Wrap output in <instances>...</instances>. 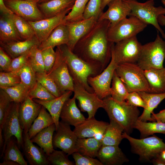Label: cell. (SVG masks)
<instances>
[{"instance_id": "cell-61", "label": "cell", "mask_w": 165, "mask_h": 165, "mask_svg": "<svg viewBox=\"0 0 165 165\" xmlns=\"http://www.w3.org/2000/svg\"><path fill=\"white\" fill-rule=\"evenodd\" d=\"M51 0H38V3H41L46 2Z\"/></svg>"}, {"instance_id": "cell-57", "label": "cell", "mask_w": 165, "mask_h": 165, "mask_svg": "<svg viewBox=\"0 0 165 165\" xmlns=\"http://www.w3.org/2000/svg\"><path fill=\"white\" fill-rule=\"evenodd\" d=\"M0 165H20L18 163L11 160H3Z\"/></svg>"}, {"instance_id": "cell-50", "label": "cell", "mask_w": 165, "mask_h": 165, "mask_svg": "<svg viewBox=\"0 0 165 165\" xmlns=\"http://www.w3.org/2000/svg\"><path fill=\"white\" fill-rule=\"evenodd\" d=\"M72 155L75 165H103L98 160L83 155L78 152L73 153Z\"/></svg>"}, {"instance_id": "cell-27", "label": "cell", "mask_w": 165, "mask_h": 165, "mask_svg": "<svg viewBox=\"0 0 165 165\" xmlns=\"http://www.w3.org/2000/svg\"><path fill=\"white\" fill-rule=\"evenodd\" d=\"M22 40L11 14L0 13V43H6Z\"/></svg>"}, {"instance_id": "cell-20", "label": "cell", "mask_w": 165, "mask_h": 165, "mask_svg": "<svg viewBox=\"0 0 165 165\" xmlns=\"http://www.w3.org/2000/svg\"><path fill=\"white\" fill-rule=\"evenodd\" d=\"M21 148L27 162L30 165H50L47 155L42 148L33 144L29 138L28 133L23 132Z\"/></svg>"}, {"instance_id": "cell-13", "label": "cell", "mask_w": 165, "mask_h": 165, "mask_svg": "<svg viewBox=\"0 0 165 165\" xmlns=\"http://www.w3.org/2000/svg\"><path fill=\"white\" fill-rule=\"evenodd\" d=\"M14 14L28 21L39 20L45 17L39 9L38 0H4Z\"/></svg>"}, {"instance_id": "cell-11", "label": "cell", "mask_w": 165, "mask_h": 165, "mask_svg": "<svg viewBox=\"0 0 165 165\" xmlns=\"http://www.w3.org/2000/svg\"><path fill=\"white\" fill-rule=\"evenodd\" d=\"M56 57L53 67L47 74L53 80L61 92L74 90V83L66 63L58 46Z\"/></svg>"}, {"instance_id": "cell-40", "label": "cell", "mask_w": 165, "mask_h": 165, "mask_svg": "<svg viewBox=\"0 0 165 165\" xmlns=\"http://www.w3.org/2000/svg\"><path fill=\"white\" fill-rule=\"evenodd\" d=\"M89 0H75L70 11L64 19V23L80 21L83 20V14L86 6Z\"/></svg>"}, {"instance_id": "cell-54", "label": "cell", "mask_w": 165, "mask_h": 165, "mask_svg": "<svg viewBox=\"0 0 165 165\" xmlns=\"http://www.w3.org/2000/svg\"><path fill=\"white\" fill-rule=\"evenodd\" d=\"M152 122L165 123V109L160 111L157 114L152 112Z\"/></svg>"}, {"instance_id": "cell-19", "label": "cell", "mask_w": 165, "mask_h": 165, "mask_svg": "<svg viewBox=\"0 0 165 165\" xmlns=\"http://www.w3.org/2000/svg\"><path fill=\"white\" fill-rule=\"evenodd\" d=\"M108 8L100 15L98 20H107L113 27L122 20L130 16L131 9L123 0H113L107 5Z\"/></svg>"}, {"instance_id": "cell-42", "label": "cell", "mask_w": 165, "mask_h": 165, "mask_svg": "<svg viewBox=\"0 0 165 165\" xmlns=\"http://www.w3.org/2000/svg\"><path fill=\"white\" fill-rule=\"evenodd\" d=\"M36 75L37 81L56 97H60L63 94L53 80L45 72L36 73Z\"/></svg>"}, {"instance_id": "cell-10", "label": "cell", "mask_w": 165, "mask_h": 165, "mask_svg": "<svg viewBox=\"0 0 165 165\" xmlns=\"http://www.w3.org/2000/svg\"><path fill=\"white\" fill-rule=\"evenodd\" d=\"M142 45L136 36L120 41L113 45L112 54L118 64L137 63L140 55Z\"/></svg>"}, {"instance_id": "cell-58", "label": "cell", "mask_w": 165, "mask_h": 165, "mask_svg": "<svg viewBox=\"0 0 165 165\" xmlns=\"http://www.w3.org/2000/svg\"><path fill=\"white\" fill-rule=\"evenodd\" d=\"M158 20L159 24L165 27V16L164 15H159L158 18Z\"/></svg>"}, {"instance_id": "cell-37", "label": "cell", "mask_w": 165, "mask_h": 165, "mask_svg": "<svg viewBox=\"0 0 165 165\" xmlns=\"http://www.w3.org/2000/svg\"><path fill=\"white\" fill-rule=\"evenodd\" d=\"M111 96L115 100L120 102L125 101L129 92L124 83L117 74L115 70L112 80Z\"/></svg>"}, {"instance_id": "cell-48", "label": "cell", "mask_w": 165, "mask_h": 165, "mask_svg": "<svg viewBox=\"0 0 165 165\" xmlns=\"http://www.w3.org/2000/svg\"><path fill=\"white\" fill-rule=\"evenodd\" d=\"M13 101L2 89L0 90V133H2V127L5 117Z\"/></svg>"}, {"instance_id": "cell-6", "label": "cell", "mask_w": 165, "mask_h": 165, "mask_svg": "<svg viewBox=\"0 0 165 165\" xmlns=\"http://www.w3.org/2000/svg\"><path fill=\"white\" fill-rule=\"evenodd\" d=\"M157 33L155 39L142 45L137 64L144 70L163 68L165 59V41Z\"/></svg>"}, {"instance_id": "cell-55", "label": "cell", "mask_w": 165, "mask_h": 165, "mask_svg": "<svg viewBox=\"0 0 165 165\" xmlns=\"http://www.w3.org/2000/svg\"><path fill=\"white\" fill-rule=\"evenodd\" d=\"M0 13L12 14L13 13L6 6L4 0H0Z\"/></svg>"}, {"instance_id": "cell-53", "label": "cell", "mask_w": 165, "mask_h": 165, "mask_svg": "<svg viewBox=\"0 0 165 165\" xmlns=\"http://www.w3.org/2000/svg\"><path fill=\"white\" fill-rule=\"evenodd\" d=\"M12 59L0 46V69L2 72H8Z\"/></svg>"}, {"instance_id": "cell-30", "label": "cell", "mask_w": 165, "mask_h": 165, "mask_svg": "<svg viewBox=\"0 0 165 165\" xmlns=\"http://www.w3.org/2000/svg\"><path fill=\"white\" fill-rule=\"evenodd\" d=\"M138 92L145 104V107L138 119L143 122H152L151 114L154 109L165 98V93L152 94L143 91Z\"/></svg>"}, {"instance_id": "cell-62", "label": "cell", "mask_w": 165, "mask_h": 165, "mask_svg": "<svg viewBox=\"0 0 165 165\" xmlns=\"http://www.w3.org/2000/svg\"><path fill=\"white\" fill-rule=\"evenodd\" d=\"M161 2L164 6V8L165 9V0H161Z\"/></svg>"}, {"instance_id": "cell-46", "label": "cell", "mask_w": 165, "mask_h": 165, "mask_svg": "<svg viewBox=\"0 0 165 165\" xmlns=\"http://www.w3.org/2000/svg\"><path fill=\"white\" fill-rule=\"evenodd\" d=\"M63 151L54 150L47 156V159L50 165H74L73 162L69 160L68 155Z\"/></svg>"}, {"instance_id": "cell-45", "label": "cell", "mask_w": 165, "mask_h": 165, "mask_svg": "<svg viewBox=\"0 0 165 165\" xmlns=\"http://www.w3.org/2000/svg\"><path fill=\"white\" fill-rule=\"evenodd\" d=\"M102 0H89L87 3L83 14V20L93 17L99 18L103 12L102 9Z\"/></svg>"}, {"instance_id": "cell-1", "label": "cell", "mask_w": 165, "mask_h": 165, "mask_svg": "<svg viewBox=\"0 0 165 165\" xmlns=\"http://www.w3.org/2000/svg\"><path fill=\"white\" fill-rule=\"evenodd\" d=\"M110 25L108 20H97L77 42L72 51L93 66L99 74L106 68L112 58V48L115 43L108 38Z\"/></svg>"}, {"instance_id": "cell-34", "label": "cell", "mask_w": 165, "mask_h": 165, "mask_svg": "<svg viewBox=\"0 0 165 165\" xmlns=\"http://www.w3.org/2000/svg\"><path fill=\"white\" fill-rule=\"evenodd\" d=\"M53 123L51 116L47 112L46 108L42 106L38 116L28 132L29 138L31 139L39 132Z\"/></svg>"}, {"instance_id": "cell-33", "label": "cell", "mask_w": 165, "mask_h": 165, "mask_svg": "<svg viewBox=\"0 0 165 165\" xmlns=\"http://www.w3.org/2000/svg\"><path fill=\"white\" fill-rule=\"evenodd\" d=\"M102 146L101 141L94 138H78L76 145V152L92 157H97Z\"/></svg>"}, {"instance_id": "cell-18", "label": "cell", "mask_w": 165, "mask_h": 165, "mask_svg": "<svg viewBox=\"0 0 165 165\" xmlns=\"http://www.w3.org/2000/svg\"><path fill=\"white\" fill-rule=\"evenodd\" d=\"M108 123L96 120L94 117L87 119L75 127L74 131L79 138H94L101 141Z\"/></svg>"}, {"instance_id": "cell-39", "label": "cell", "mask_w": 165, "mask_h": 165, "mask_svg": "<svg viewBox=\"0 0 165 165\" xmlns=\"http://www.w3.org/2000/svg\"><path fill=\"white\" fill-rule=\"evenodd\" d=\"M8 95L12 101L20 103L28 96L29 90L21 82L12 86L0 88Z\"/></svg>"}, {"instance_id": "cell-4", "label": "cell", "mask_w": 165, "mask_h": 165, "mask_svg": "<svg viewBox=\"0 0 165 165\" xmlns=\"http://www.w3.org/2000/svg\"><path fill=\"white\" fill-rule=\"evenodd\" d=\"M123 136L128 140L131 152L138 155L139 160L141 162H151L165 149V143L163 140L155 135L139 139L131 137L124 132Z\"/></svg>"}, {"instance_id": "cell-56", "label": "cell", "mask_w": 165, "mask_h": 165, "mask_svg": "<svg viewBox=\"0 0 165 165\" xmlns=\"http://www.w3.org/2000/svg\"><path fill=\"white\" fill-rule=\"evenodd\" d=\"M155 165H165V161L160 158L158 156L153 159L152 162Z\"/></svg>"}, {"instance_id": "cell-29", "label": "cell", "mask_w": 165, "mask_h": 165, "mask_svg": "<svg viewBox=\"0 0 165 165\" xmlns=\"http://www.w3.org/2000/svg\"><path fill=\"white\" fill-rule=\"evenodd\" d=\"M149 92L152 94L165 93V67L144 70Z\"/></svg>"}, {"instance_id": "cell-21", "label": "cell", "mask_w": 165, "mask_h": 165, "mask_svg": "<svg viewBox=\"0 0 165 165\" xmlns=\"http://www.w3.org/2000/svg\"><path fill=\"white\" fill-rule=\"evenodd\" d=\"M98 20V18L93 17L76 22L65 23L69 35V41L66 45L72 51L77 42L86 34Z\"/></svg>"}, {"instance_id": "cell-22", "label": "cell", "mask_w": 165, "mask_h": 165, "mask_svg": "<svg viewBox=\"0 0 165 165\" xmlns=\"http://www.w3.org/2000/svg\"><path fill=\"white\" fill-rule=\"evenodd\" d=\"M97 157L103 165H121L129 161L119 146H101Z\"/></svg>"}, {"instance_id": "cell-59", "label": "cell", "mask_w": 165, "mask_h": 165, "mask_svg": "<svg viewBox=\"0 0 165 165\" xmlns=\"http://www.w3.org/2000/svg\"><path fill=\"white\" fill-rule=\"evenodd\" d=\"M113 0H102V9L103 11L105 6L111 1Z\"/></svg>"}, {"instance_id": "cell-23", "label": "cell", "mask_w": 165, "mask_h": 165, "mask_svg": "<svg viewBox=\"0 0 165 165\" xmlns=\"http://www.w3.org/2000/svg\"><path fill=\"white\" fill-rule=\"evenodd\" d=\"M73 92L71 90L66 91L60 97L50 100L33 99L35 102L41 105L48 111L54 121L56 131L59 128L60 115L63 106L65 102L71 96Z\"/></svg>"}, {"instance_id": "cell-35", "label": "cell", "mask_w": 165, "mask_h": 165, "mask_svg": "<svg viewBox=\"0 0 165 165\" xmlns=\"http://www.w3.org/2000/svg\"><path fill=\"white\" fill-rule=\"evenodd\" d=\"M134 128L139 131L140 138L148 137L155 133L165 134V123L158 122H147L138 119L135 123Z\"/></svg>"}, {"instance_id": "cell-47", "label": "cell", "mask_w": 165, "mask_h": 165, "mask_svg": "<svg viewBox=\"0 0 165 165\" xmlns=\"http://www.w3.org/2000/svg\"><path fill=\"white\" fill-rule=\"evenodd\" d=\"M21 82L17 72L2 71L0 72V88L13 86Z\"/></svg>"}, {"instance_id": "cell-38", "label": "cell", "mask_w": 165, "mask_h": 165, "mask_svg": "<svg viewBox=\"0 0 165 165\" xmlns=\"http://www.w3.org/2000/svg\"><path fill=\"white\" fill-rule=\"evenodd\" d=\"M16 29L23 40L35 36V32L28 21L13 13L11 14Z\"/></svg>"}, {"instance_id": "cell-9", "label": "cell", "mask_w": 165, "mask_h": 165, "mask_svg": "<svg viewBox=\"0 0 165 165\" xmlns=\"http://www.w3.org/2000/svg\"><path fill=\"white\" fill-rule=\"evenodd\" d=\"M20 103L12 102L5 118L2 127L3 139V147L1 152V158L2 157L6 144L14 136L16 139L20 148L23 144L22 130L19 118Z\"/></svg>"}, {"instance_id": "cell-12", "label": "cell", "mask_w": 165, "mask_h": 165, "mask_svg": "<svg viewBox=\"0 0 165 165\" xmlns=\"http://www.w3.org/2000/svg\"><path fill=\"white\" fill-rule=\"evenodd\" d=\"M117 65L112 54L109 63L102 72L95 76H90L88 79V84L101 100L111 96V84Z\"/></svg>"}, {"instance_id": "cell-31", "label": "cell", "mask_w": 165, "mask_h": 165, "mask_svg": "<svg viewBox=\"0 0 165 165\" xmlns=\"http://www.w3.org/2000/svg\"><path fill=\"white\" fill-rule=\"evenodd\" d=\"M101 141L102 146H119L123 139V127L116 121L110 119Z\"/></svg>"}, {"instance_id": "cell-5", "label": "cell", "mask_w": 165, "mask_h": 165, "mask_svg": "<svg viewBox=\"0 0 165 165\" xmlns=\"http://www.w3.org/2000/svg\"><path fill=\"white\" fill-rule=\"evenodd\" d=\"M115 71L129 93L143 91L149 93L148 84L144 70L137 63L118 64Z\"/></svg>"}, {"instance_id": "cell-17", "label": "cell", "mask_w": 165, "mask_h": 165, "mask_svg": "<svg viewBox=\"0 0 165 165\" xmlns=\"http://www.w3.org/2000/svg\"><path fill=\"white\" fill-rule=\"evenodd\" d=\"M70 12L66 11L56 16L38 21H28L40 43L47 38L57 26L64 23L65 17Z\"/></svg>"}, {"instance_id": "cell-3", "label": "cell", "mask_w": 165, "mask_h": 165, "mask_svg": "<svg viewBox=\"0 0 165 165\" xmlns=\"http://www.w3.org/2000/svg\"><path fill=\"white\" fill-rule=\"evenodd\" d=\"M67 64L74 83H79L90 93L94 92L88 82L90 76H94L99 73L90 64L77 55L66 44L57 46Z\"/></svg>"}, {"instance_id": "cell-16", "label": "cell", "mask_w": 165, "mask_h": 165, "mask_svg": "<svg viewBox=\"0 0 165 165\" xmlns=\"http://www.w3.org/2000/svg\"><path fill=\"white\" fill-rule=\"evenodd\" d=\"M42 106L28 95L20 103L19 118L23 132L28 133L34 121L38 116Z\"/></svg>"}, {"instance_id": "cell-2", "label": "cell", "mask_w": 165, "mask_h": 165, "mask_svg": "<svg viewBox=\"0 0 165 165\" xmlns=\"http://www.w3.org/2000/svg\"><path fill=\"white\" fill-rule=\"evenodd\" d=\"M103 101V108L107 113L109 119L119 123L123 128L124 132L130 135L139 116L140 111L137 107L130 105L126 101H117L111 96Z\"/></svg>"}, {"instance_id": "cell-8", "label": "cell", "mask_w": 165, "mask_h": 165, "mask_svg": "<svg viewBox=\"0 0 165 165\" xmlns=\"http://www.w3.org/2000/svg\"><path fill=\"white\" fill-rule=\"evenodd\" d=\"M148 24L132 16L121 20L113 27H109L107 36L109 41L116 43L129 38L142 31Z\"/></svg>"}, {"instance_id": "cell-32", "label": "cell", "mask_w": 165, "mask_h": 165, "mask_svg": "<svg viewBox=\"0 0 165 165\" xmlns=\"http://www.w3.org/2000/svg\"><path fill=\"white\" fill-rule=\"evenodd\" d=\"M55 130L56 127L53 123L39 132L31 140L42 148L48 156L55 150L53 141Z\"/></svg>"}, {"instance_id": "cell-14", "label": "cell", "mask_w": 165, "mask_h": 165, "mask_svg": "<svg viewBox=\"0 0 165 165\" xmlns=\"http://www.w3.org/2000/svg\"><path fill=\"white\" fill-rule=\"evenodd\" d=\"M74 96L79 101L81 111L86 112L88 119L94 117L98 108L103 107V100L100 99L94 92L90 93L80 84L74 83Z\"/></svg>"}, {"instance_id": "cell-51", "label": "cell", "mask_w": 165, "mask_h": 165, "mask_svg": "<svg viewBox=\"0 0 165 165\" xmlns=\"http://www.w3.org/2000/svg\"><path fill=\"white\" fill-rule=\"evenodd\" d=\"M31 50L12 59L8 72H17L28 62Z\"/></svg>"}, {"instance_id": "cell-44", "label": "cell", "mask_w": 165, "mask_h": 165, "mask_svg": "<svg viewBox=\"0 0 165 165\" xmlns=\"http://www.w3.org/2000/svg\"><path fill=\"white\" fill-rule=\"evenodd\" d=\"M28 95L32 99H37L43 101L50 100L56 98L37 81L34 87L29 90Z\"/></svg>"}, {"instance_id": "cell-7", "label": "cell", "mask_w": 165, "mask_h": 165, "mask_svg": "<svg viewBox=\"0 0 165 165\" xmlns=\"http://www.w3.org/2000/svg\"><path fill=\"white\" fill-rule=\"evenodd\" d=\"M131 9L130 16H134L147 24H151L160 32L165 39V33L158 22V18L161 15H165V9L162 6L156 7L154 0H148L143 3L136 0H123Z\"/></svg>"}, {"instance_id": "cell-43", "label": "cell", "mask_w": 165, "mask_h": 165, "mask_svg": "<svg viewBox=\"0 0 165 165\" xmlns=\"http://www.w3.org/2000/svg\"><path fill=\"white\" fill-rule=\"evenodd\" d=\"M38 47L32 49L28 57V62L36 73H43L45 68L41 50Z\"/></svg>"}, {"instance_id": "cell-28", "label": "cell", "mask_w": 165, "mask_h": 165, "mask_svg": "<svg viewBox=\"0 0 165 165\" xmlns=\"http://www.w3.org/2000/svg\"><path fill=\"white\" fill-rule=\"evenodd\" d=\"M69 40V32L66 24L63 23L57 26L47 38L41 42L38 48L42 50L49 48H54L62 45H67Z\"/></svg>"}, {"instance_id": "cell-25", "label": "cell", "mask_w": 165, "mask_h": 165, "mask_svg": "<svg viewBox=\"0 0 165 165\" xmlns=\"http://www.w3.org/2000/svg\"><path fill=\"white\" fill-rule=\"evenodd\" d=\"M75 98H68L64 103L60 115L61 120L75 127L79 126L86 119L77 107Z\"/></svg>"}, {"instance_id": "cell-49", "label": "cell", "mask_w": 165, "mask_h": 165, "mask_svg": "<svg viewBox=\"0 0 165 165\" xmlns=\"http://www.w3.org/2000/svg\"><path fill=\"white\" fill-rule=\"evenodd\" d=\"M45 68V72L48 73L55 61L56 53L52 48H49L41 51Z\"/></svg>"}, {"instance_id": "cell-36", "label": "cell", "mask_w": 165, "mask_h": 165, "mask_svg": "<svg viewBox=\"0 0 165 165\" xmlns=\"http://www.w3.org/2000/svg\"><path fill=\"white\" fill-rule=\"evenodd\" d=\"M15 138L12 137L7 143L2 157L3 160H11L20 165H27V162L20 151Z\"/></svg>"}, {"instance_id": "cell-26", "label": "cell", "mask_w": 165, "mask_h": 165, "mask_svg": "<svg viewBox=\"0 0 165 165\" xmlns=\"http://www.w3.org/2000/svg\"><path fill=\"white\" fill-rule=\"evenodd\" d=\"M75 0H51L38 3V7L45 18L57 16L66 11H70Z\"/></svg>"}, {"instance_id": "cell-60", "label": "cell", "mask_w": 165, "mask_h": 165, "mask_svg": "<svg viewBox=\"0 0 165 165\" xmlns=\"http://www.w3.org/2000/svg\"><path fill=\"white\" fill-rule=\"evenodd\" d=\"M158 156L165 161V149L162 150Z\"/></svg>"}, {"instance_id": "cell-24", "label": "cell", "mask_w": 165, "mask_h": 165, "mask_svg": "<svg viewBox=\"0 0 165 165\" xmlns=\"http://www.w3.org/2000/svg\"><path fill=\"white\" fill-rule=\"evenodd\" d=\"M40 42L36 36L29 39L6 43H0L2 47L12 59L14 58L39 47Z\"/></svg>"}, {"instance_id": "cell-15", "label": "cell", "mask_w": 165, "mask_h": 165, "mask_svg": "<svg viewBox=\"0 0 165 165\" xmlns=\"http://www.w3.org/2000/svg\"><path fill=\"white\" fill-rule=\"evenodd\" d=\"M53 138L54 147L58 148L68 155L76 152V145L78 138L70 125L61 120L58 129Z\"/></svg>"}, {"instance_id": "cell-41", "label": "cell", "mask_w": 165, "mask_h": 165, "mask_svg": "<svg viewBox=\"0 0 165 165\" xmlns=\"http://www.w3.org/2000/svg\"><path fill=\"white\" fill-rule=\"evenodd\" d=\"M17 73L20 77L21 82L29 90L36 84L37 81L36 73L29 64L28 61Z\"/></svg>"}, {"instance_id": "cell-52", "label": "cell", "mask_w": 165, "mask_h": 165, "mask_svg": "<svg viewBox=\"0 0 165 165\" xmlns=\"http://www.w3.org/2000/svg\"><path fill=\"white\" fill-rule=\"evenodd\" d=\"M126 102L129 105L136 107H145V104L138 92L129 93L127 96Z\"/></svg>"}]
</instances>
